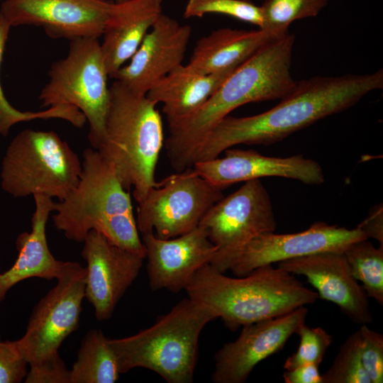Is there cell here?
I'll return each mask as SVG.
<instances>
[{"label":"cell","instance_id":"7a4b0ae2","mask_svg":"<svg viewBox=\"0 0 383 383\" xmlns=\"http://www.w3.org/2000/svg\"><path fill=\"white\" fill-rule=\"evenodd\" d=\"M295 37L270 40L238 66L193 115L169 128L166 154L176 172L192 168L212 129L234 109L251 102L282 99L294 88L291 74Z\"/></svg>","mask_w":383,"mask_h":383},{"label":"cell","instance_id":"603a6c76","mask_svg":"<svg viewBox=\"0 0 383 383\" xmlns=\"http://www.w3.org/2000/svg\"><path fill=\"white\" fill-rule=\"evenodd\" d=\"M283 34L262 28H220L196 42L188 64L205 74L235 69L264 45Z\"/></svg>","mask_w":383,"mask_h":383},{"label":"cell","instance_id":"836d02e7","mask_svg":"<svg viewBox=\"0 0 383 383\" xmlns=\"http://www.w3.org/2000/svg\"><path fill=\"white\" fill-rule=\"evenodd\" d=\"M357 227L361 229L367 238H372L383 245V208L382 204L372 208L368 216Z\"/></svg>","mask_w":383,"mask_h":383},{"label":"cell","instance_id":"9c48e42d","mask_svg":"<svg viewBox=\"0 0 383 383\" xmlns=\"http://www.w3.org/2000/svg\"><path fill=\"white\" fill-rule=\"evenodd\" d=\"M48 75L38 97L41 106L77 108L89 124V140L96 150L104 140L109 104V74L98 38L70 40L67 56L51 65Z\"/></svg>","mask_w":383,"mask_h":383},{"label":"cell","instance_id":"30bf717a","mask_svg":"<svg viewBox=\"0 0 383 383\" xmlns=\"http://www.w3.org/2000/svg\"><path fill=\"white\" fill-rule=\"evenodd\" d=\"M216 187L189 168L171 174L152 187L138 204L136 223L143 235L153 233L169 239L199 226L209 210L223 196Z\"/></svg>","mask_w":383,"mask_h":383},{"label":"cell","instance_id":"5b68a950","mask_svg":"<svg viewBox=\"0 0 383 383\" xmlns=\"http://www.w3.org/2000/svg\"><path fill=\"white\" fill-rule=\"evenodd\" d=\"M156 105L116 80L109 87L104 140L96 149L113 165L123 188L133 189L138 204L157 184L164 135Z\"/></svg>","mask_w":383,"mask_h":383},{"label":"cell","instance_id":"7c38bea8","mask_svg":"<svg viewBox=\"0 0 383 383\" xmlns=\"http://www.w3.org/2000/svg\"><path fill=\"white\" fill-rule=\"evenodd\" d=\"M368 239L358 227L348 229L324 222L313 223L299 233H262L248 242L231 262L229 270L243 277L266 265L323 252H343L353 243Z\"/></svg>","mask_w":383,"mask_h":383},{"label":"cell","instance_id":"ac0fdd59","mask_svg":"<svg viewBox=\"0 0 383 383\" xmlns=\"http://www.w3.org/2000/svg\"><path fill=\"white\" fill-rule=\"evenodd\" d=\"M192 28L161 14L140 46L113 79L131 91L146 95L150 88L182 65Z\"/></svg>","mask_w":383,"mask_h":383},{"label":"cell","instance_id":"f1b7e54d","mask_svg":"<svg viewBox=\"0 0 383 383\" xmlns=\"http://www.w3.org/2000/svg\"><path fill=\"white\" fill-rule=\"evenodd\" d=\"M206 13L229 16L256 25L259 28L263 24L261 7L249 0H188L184 16L202 17Z\"/></svg>","mask_w":383,"mask_h":383},{"label":"cell","instance_id":"4dcf8cb0","mask_svg":"<svg viewBox=\"0 0 383 383\" xmlns=\"http://www.w3.org/2000/svg\"><path fill=\"white\" fill-rule=\"evenodd\" d=\"M360 350L362 365L371 383L383 382V335L366 324L360 329Z\"/></svg>","mask_w":383,"mask_h":383},{"label":"cell","instance_id":"e0dca14e","mask_svg":"<svg viewBox=\"0 0 383 383\" xmlns=\"http://www.w3.org/2000/svg\"><path fill=\"white\" fill-rule=\"evenodd\" d=\"M141 240L152 290L165 289L177 293L185 289L197 270L210 263L216 252L200 226L169 239L148 233L142 235Z\"/></svg>","mask_w":383,"mask_h":383},{"label":"cell","instance_id":"5bb4252c","mask_svg":"<svg viewBox=\"0 0 383 383\" xmlns=\"http://www.w3.org/2000/svg\"><path fill=\"white\" fill-rule=\"evenodd\" d=\"M308 313L306 306L272 318L243 326L236 340L225 344L214 355L215 383H243L255 367L278 353L296 333Z\"/></svg>","mask_w":383,"mask_h":383},{"label":"cell","instance_id":"7402d4cb","mask_svg":"<svg viewBox=\"0 0 383 383\" xmlns=\"http://www.w3.org/2000/svg\"><path fill=\"white\" fill-rule=\"evenodd\" d=\"M235 69L205 74L182 64L156 82L146 96L156 104H162L170 128L198 111Z\"/></svg>","mask_w":383,"mask_h":383},{"label":"cell","instance_id":"277c9868","mask_svg":"<svg viewBox=\"0 0 383 383\" xmlns=\"http://www.w3.org/2000/svg\"><path fill=\"white\" fill-rule=\"evenodd\" d=\"M54 211L55 227L69 240L82 243L89 231H96L145 257L130 192L96 150H84L78 183L63 200L55 202Z\"/></svg>","mask_w":383,"mask_h":383},{"label":"cell","instance_id":"4316f807","mask_svg":"<svg viewBox=\"0 0 383 383\" xmlns=\"http://www.w3.org/2000/svg\"><path fill=\"white\" fill-rule=\"evenodd\" d=\"M326 0H264L261 7V28L283 34L297 20L316 16L325 7Z\"/></svg>","mask_w":383,"mask_h":383},{"label":"cell","instance_id":"cb8c5ba5","mask_svg":"<svg viewBox=\"0 0 383 383\" xmlns=\"http://www.w3.org/2000/svg\"><path fill=\"white\" fill-rule=\"evenodd\" d=\"M107 339L98 329L85 335L70 370V383H113L118 379L121 373Z\"/></svg>","mask_w":383,"mask_h":383},{"label":"cell","instance_id":"52a82bcc","mask_svg":"<svg viewBox=\"0 0 383 383\" xmlns=\"http://www.w3.org/2000/svg\"><path fill=\"white\" fill-rule=\"evenodd\" d=\"M87 270L76 262H65L61 275L37 304L18 348L30 366L28 378L36 383H60L70 373L59 348L79 326L84 298Z\"/></svg>","mask_w":383,"mask_h":383},{"label":"cell","instance_id":"f546056e","mask_svg":"<svg viewBox=\"0 0 383 383\" xmlns=\"http://www.w3.org/2000/svg\"><path fill=\"white\" fill-rule=\"evenodd\" d=\"M299 336L296 351L284 362V368L292 370L298 366L313 363L320 365L327 349L332 343V337L321 327L311 328L302 323L296 332Z\"/></svg>","mask_w":383,"mask_h":383},{"label":"cell","instance_id":"4fadbf2b","mask_svg":"<svg viewBox=\"0 0 383 383\" xmlns=\"http://www.w3.org/2000/svg\"><path fill=\"white\" fill-rule=\"evenodd\" d=\"M112 3L109 0H5L0 13L11 27L40 26L52 38H99Z\"/></svg>","mask_w":383,"mask_h":383},{"label":"cell","instance_id":"d4e9b609","mask_svg":"<svg viewBox=\"0 0 383 383\" xmlns=\"http://www.w3.org/2000/svg\"><path fill=\"white\" fill-rule=\"evenodd\" d=\"M343 253L367 296L383 306V245L377 248L365 239L353 243Z\"/></svg>","mask_w":383,"mask_h":383},{"label":"cell","instance_id":"2e32d148","mask_svg":"<svg viewBox=\"0 0 383 383\" xmlns=\"http://www.w3.org/2000/svg\"><path fill=\"white\" fill-rule=\"evenodd\" d=\"M224 156L196 162L192 168L213 185L223 189L230 185L265 177H280L319 185L324 182L319 163L302 155L268 157L254 150L228 148Z\"/></svg>","mask_w":383,"mask_h":383},{"label":"cell","instance_id":"d6986e66","mask_svg":"<svg viewBox=\"0 0 383 383\" xmlns=\"http://www.w3.org/2000/svg\"><path fill=\"white\" fill-rule=\"evenodd\" d=\"M277 267L306 277L318 298L336 304L353 322L372 321L368 296L353 277L343 252L311 254L277 262Z\"/></svg>","mask_w":383,"mask_h":383},{"label":"cell","instance_id":"44dd1931","mask_svg":"<svg viewBox=\"0 0 383 383\" xmlns=\"http://www.w3.org/2000/svg\"><path fill=\"white\" fill-rule=\"evenodd\" d=\"M33 196L35 209L31 218V231L18 235L16 242L17 258L8 270L0 273V302L18 282L33 277L57 279L65 267V262L56 260L51 253L46 238V223L50 213L54 211L55 202L46 194Z\"/></svg>","mask_w":383,"mask_h":383},{"label":"cell","instance_id":"83f0119b","mask_svg":"<svg viewBox=\"0 0 383 383\" xmlns=\"http://www.w3.org/2000/svg\"><path fill=\"white\" fill-rule=\"evenodd\" d=\"M359 330L340 345L331 366L321 374L322 383H371L362 363Z\"/></svg>","mask_w":383,"mask_h":383},{"label":"cell","instance_id":"1f68e13d","mask_svg":"<svg viewBox=\"0 0 383 383\" xmlns=\"http://www.w3.org/2000/svg\"><path fill=\"white\" fill-rule=\"evenodd\" d=\"M28 362L16 340L0 339V383H19L28 373Z\"/></svg>","mask_w":383,"mask_h":383},{"label":"cell","instance_id":"8fae6325","mask_svg":"<svg viewBox=\"0 0 383 383\" xmlns=\"http://www.w3.org/2000/svg\"><path fill=\"white\" fill-rule=\"evenodd\" d=\"M203 228L216 252L209 263L225 273L239 252L257 235L277 226L270 195L260 179L249 180L218 200L205 214Z\"/></svg>","mask_w":383,"mask_h":383},{"label":"cell","instance_id":"8992f818","mask_svg":"<svg viewBox=\"0 0 383 383\" xmlns=\"http://www.w3.org/2000/svg\"><path fill=\"white\" fill-rule=\"evenodd\" d=\"M216 318L209 308L184 299L157 317L150 327L107 341L120 373L143 367L155 372L168 383H192L200 334Z\"/></svg>","mask_w":383,"mask_h":383},{"label":"cell","instance_id":"484cf974","mask_svg":"<svg viewBox=\"0 0 383 383\" xmlns=\"http://www.w3.org/2000/svg\"><path fill=\"white\" fill-rule=\"evenodd\" d=\"M11 26L0 13V69L4 51ZM61 118L70 122L77 128L83 126L85 118L76 107L62 105L49 107L43 111H21L12 106L4 96L0 80V135L6 136L10 128L15 124L34 119Z\"/></svg>","mask_w":383,"mask_h":383},{"label":"cell","instance_id":"e575fe53","mask_svg":"<svg viewBox=\"0 0 383 383\" xmlns=\"http://www.w3.org/2000/svg\"><path fill=\"white\" fill-rule=\"evenodd\" d=\"M126 1V0H116L115 2H121V1Z\"/></svg>","mask_w":383,"mask_h":383},{"label":"cell","instance_id":"6da1fadb","mask_svg":"<svg viewBox=\"0 0 383 383\" xmlns=\"http://www.w3.org/2000/svg\"><path fill=\"white\" fill-rule=\"evenodd\" d=\"M383 87V71L365 74L317 76L296 82L294 89L265 112L227 116L209 133L194 163L216 158L233 146L269 145L327 116L343 111Z\"/></svg>","mask_w":383,"mask_h":383},{"label":"cell","instance_id":"d6a6232c","mask_svg":"<svg viewBox=\"0 0 383 383\" xmlns=\"http://www.w3.org/2000/svg\"><path fill=\"white\" fill-rule=\"evenodd\" d=\"M317 364L309 363L286 370L282 377L285 383H322Z\"/></svg>","mask_w":383,"mask_h":383},{"label":"cell","instance_id":"ffe728a7","mask_svg":"<svg viewBox=\"0 0 383 383\" xmlns=\"http://www.w3.org/2000/svg\"><path fill=\"white\" fill-rule=\"evenodd\" d=\"M162 0L113 2L104 26L101 50L109 77L135 52L146 34L162 14Z\"/></svg>","mask_w":383,"mask_h":383},{"label":"cell","instance_id":"d590c367","mask_svg":"<svg viewBox=\"0 0 383 383\" xmlns=\"http://www.w3.org/2000/svg\"><path fill=\"white\" fill-rule=\"evenodd\" d=\"M326 1H328V0H326Z\"/></svg>","mask_w":383,"mask_h":383},{"label":"cell","instance_id":"9a60e30c","mask_svg":"<svg viewBox=\"0 0 383 383\" xmlns=\"http://www.w3.org/2000/svg\"><path fill=\"white\" fill-rule=\"evenodd\" d=\"M82 257L87 262L86 298L96 318H110L128 288L139 274L145 257L111 242L96 231L87 235Z\"/></svg>","mask_w":383,"mask_h":383},{"label":"cell","instance_id":"ba28073f","mask_svg":"<svg viewBox=\"0 0 383 383\" xmlns=\"http://www.w3.org/2000/svg\"><path fill=\"white\" fill-rule=\"evenodd\" d=\"M82 162L54 131L32 129L18 133L1 162V189L15 198L37 194L63 200L76 187Z\"/></svg>","mask_w":383,"mask_h":383},{"label":"cell","instance_id":"3957f363","mask_svg":"<svg viewBox=\"0 0 383 383\" xmlns=\"http://www.w3.org/2000/svg\"><path fill=\"white\" fill-rule=\"evenodd\" d=\"M224 274L206 264L184 290L189 299L209 308L233 331L313 304L318 298L316 292L306 288L292 274L272 265L236 278Z\"/></svg>","mask_w":383,"mask_h":383}]
</instances>
